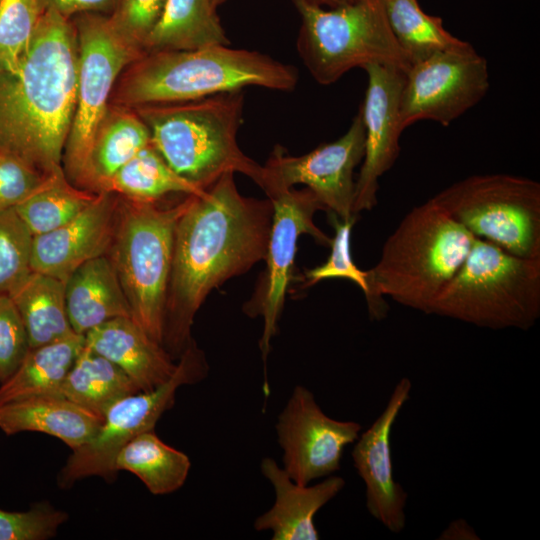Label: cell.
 Segmentation results:
<instances>
[{"mask_svg":"<svg viewBox=\"0 0 540 540\" xmlns=\"http://www.w3.org/2000/svg\"><path fill=\"white\" fill-rule=\"evenodd\" d=\"M84 337L86 347L121 368L141 392L162 385L177 366L162 344L131 317L111 319L89 330Z\"/></svg>","mask_w":540,"mask_h":540,"instance_id":"obj_20","label":"cell"},{"mask_svg":"<svg viewBox=\"0 0 540 540\" xmlns=\"http://www.w3.org/2000/svg\"><path fill=\"white\" fill-rule=\"evenodd\" d=\"M65 302L70 325L80 335L117 317L132 318L130 306L107 255L86 261L68 277Z\"/></svg>","mask_w":540,"mask_h":540,"instance_id":"obj_22","label":"cell"},{"mask_svg":"<svg viewBox=\"0 0 540 540\" xmlns=\"http://www.w3.org/2000/svg\"><path fill=\"white\" fill-rule=\"evenodd\" d=\"M102 421L59 395L34 396L0 405V429L6 435L44 433L63 441L71 450L92 438Z\"/></svg>","mask_w":540,"mask_h":540,"instance_id":"obj_21","label":"cell"},{"mask_svg":"<svg viewBox=\"0 0 540 540\" xmlns=\"http://www.w3.org/2000/svg\"><path fill=\"white\" fill-rule=\"evenodd\" d=\"M191 195L168 206L119 196L107 252L133 320L162 344L174 234Z\"/></svg>","mask_w":540,"mask_h":540,"instance_id":"obj_7","label":"cell"},{"mask_svg":"<svg viewBox=\"0 0 540 540\" xmlns=\"http://www.w3.org/2000/svg\"><path fill=\"white\" fill-rule=\"evenodd\" d=\"M428 314L492 330H528L540 317V258L516 256L475 238Z\"/></svg>","mask_w":540,"mask_h":540,"instance_id":"obj_6","label":"cell"},{"mask_svg":"<svg viewBox=\"0 0 540 540\" xmlns=\"http://www.w3.org/2000/svg\"><path fill=\"white\" fill-rule=\"evenodd\" d=\"M137 392L141 391L121 368L84 344L57 395L103 420L112 405Z\"/></svg>","mask_w":540,"mask_h":540,"instance_id":"obj_27","label":"cell"},{"mask_svg":"<svg viewBox=\"0 0 540 540\" xmlns=\"http://www.w3.org/2000/svg\"><path fill=\"white\" fill-rule=\"evenodd\" d=\"M114 466L117 472L127 471L138 477L151 494L167 495L184 485L191 461L151 430L128 442L117 454Z\"/></svg>","mask_w":540,"mask_h":540,"instance_id":"obj_28","label":"cell"},{"mask_svg":"<svg viewBox=\"0 0 540 540\" xmlns=\"http://www.w3.org/2000/svg\"><path fill=\"white\" fill-rule=\"evenodd\" d=\"M75 26L45 8L15 72L0 71V153L44 173L63 169L77 97Z\"/></svg>","mask_w":540,"mask_h":540,"instance_id":"obj_2","label":"cell"},{"mask_svg":"<svg viewBox=\"0 0 540 540\" xmlns=\"http://www.w3.org/2000/svg\"><path fill=\"white\" fill-rule=\"evenodd\" d=\"M151 144L148 127L133 108L109 104L95 132L79 188L95 193Z\"/></svg>","mask_w":540,"mask_h":540,"instance_id":"obj_23","label":"cell"},{"mask_svg":"<svg viewBox=\"0 0 540 540\" xmlns=\"http://www.w3.org/2000/svg\"><path fill=\"white\" fill-rule=\"evenodd\" d=\"M33 237L15 208L0 210V295H10L32 272Z\"/></svg>","mask_w":540,"mask_h":540,"instance_id":"obj_33","label":"cell"},{"mask_svg":"<svg viewBox=\"0 0 540 540\" xmlns=\"http://www.w3.org/2000/svg\"><path fill=\"white\" fill-rule=\"evenodd\" d=\"M297 69L266 54L229 45L149 52L119 76L110 104L136 108L187 102L259 86L292 91Z\"/></svg>","mask_w":540,"mask_h":540,"instance_id":"obj_3","label":"cell"},{"mask_svg":"<svg viewBox=\"0 0 540 540\" xmlns=\"http://www.w3.org/2000/svg\"><path fill=\"white\" fill-rule=\"evenodd\" d=\"M165 3L166 0H120L109 18L115 29L144 53V43Z\"/></svg>","mask_w":540,"mask_h":540,"instance_id":"obj_38","label":"cell"},{"mask_svg":"<svg viewBox=\"0 0 540 540\" xmlns=\"http://www.w3.org/2000/svg\"><path fill=\"white\" fill-rule=\"evenodd\" d=\"M208 371L205 353L192 340L166 382L151 391L126 396L110 407L94 436L68 456L58 473V486L69 489L77 481L92 476L114 481L118 473L114 463L119 451L138 435L154 430L161 416L174 406L177 390L201 382Z\"/></svg>","mask_w":540,"mask_h":540,"instance_id":"obj_11","label":"cell"},{"mask_svg":"<svg viewBox=\"0 0 540 540\" xmlns=\"http://www.w3.org/2000/svg\"><path fill=\"white\" fill-rule=\"evenodd\" d=\"M268 199L273 206V216L265 257L266 269L252 298L243 308L248 316H261L263 319L259 348L264 362L271 349V340L278 330L299 237L308 234L322 246H330L332 241L314 223L315 213L325 211V208L307 187L281 191Z\"/></svg>","mask_w":540,"mask_h":540,"instance_id":"obj_14","label":"cell"},{"mask_svg":"<svg viewBox=\"0 0 540 540\" xmlns=\"http://www.w3.org/2000/svg\"><path fill=\"white\" fill-rule=\"evenodd\" d=\"M69 515L49 502L33 504L26 511L0 509V540H47L56 536Z\"/></svg>","mask_w":540,"mask_h":540,"instance_id":"obj_35","label":"cell"},{"mask_svg":"<svg viewBox=\"0 0 540 540\" xmlns=\"http://www.w3.org/2000/svg\"><path fill=\"white\" fill-rule=\"evenodd\" d=\"M119 196L100 192L67 224L33 237L32 271L66 281L86 261L106 255L114 233Z\"/></svg>","mask_w":540,"mask_h":540,"instance_id":"obj_18","label":"cell"},{"mask_svg":"<svg viewBox=\"0 0 540 540\" xmlns=\"http://www.w3.org/2000/svg\"><path fill=\"white\" fill-rule=\"evenodd\" d=\"M30 349L21 317L9 295H0V384L10 378Z\"/></svg>","mask_w":540,"mask_h":540,"instance_id":"obj_36","label":"cell"},{"mask_svg":"<svg viewBox=\"0 0 540 540\" xmlns=\"http://www.w3.org/2000/svg\"><path fill=\"white\" fill-rule=\"evenodd\" d=\"M363 69L367 74V89L359 112L365 129V149L355 180V215L377 205L379 179L397 160L403 132L399 125V101L405 72L380 64H369Z\"/></svg>","mask_w":540,"mask_h":540,"instance_id":"obj_16","label":"cell"},{"mask_svg":"<svg viewBox=\"0 0 540 540\" xmlns=\"http://www.w3.org/2000/svg\"><path fill=\"white\" fill-rule=\"evenodd\" d=\"M44 10L42 0H0V71L18 69Z\"/></svg>","mask_w":540,"mask_h":540,"instance_id":"obj_32","label":"cell"},{"mask_svg":"<svg viewBox=\"0 0 540 540\" xmlns=\"http://www.w3.org/2000/svg\"><path fill=\"white\" fill-rule=\"evenodd\" d=\"M365 129L358 111L348 130L337 140L325 143L301 156H291L276 146L262 166L258 186L267 197L303 184L310 189L325 210L340 220L357 217L353 213L354 170L362 162Z\"/></svg>","mask_w":540,"mask_h":540,"instance_id":"obj_12","label":"cell"},{"mask_svg":"<svg viewBox=\"0 0 540 540\" xmlns=\"http://www.w3.org/2000/svg\"><path fill=\"white\" fill-rule=\"evenodd\" d=\"M98 193L71 183L64 169L52 173L45 183L15 208L33 236L53 231L77 217Z\"/></svg>","mask_w":540,"mask_h":540,"instance_id":"obj_31","label":"cell"},{"mask_svg":"<svg viewBox=\"0 0 540 540\" xmlns=\"http://www.w3.org/2000/svg\"><path fill=\"white\" fill-rule=\"evenodd\" d=\"M51 174L16 156L0 153V210L16 207L38 190Z\"/></svg>","mask_w":540,"mask_h":540,"instance_id":"obj_37","label":"cell"},{"mask_svg":"<svg viewBox=\"0 0 540 540\" xmlns=\"http://www.w3.org/2000/svg\"><path fill=\"white\" fill-rule=\"evenodd\" d=\"M301 26L297 51L312 77L331 85L354 68L369 64L407 72L411 63L389 26L382 0L324 9L311 0H293Z\"/></svg>","mask_w":540,"mask_h":540,"instance_id":"obj_8","label":"cell"},{"mask_svg":"<svg viewBox=\"0 0 540 540\" xmlns=\"http://www.w3.org/2000/svg\"><path fill=\"white\" fill-rule=\"evenodd\" d=\"M475 237L433 198L412 208L383 244L369 270L371 320H383V297L428 314L429 307L460 269Z\"/></svg>","mask_w":540,"mask_h":540,"instance_id":"obj_4","label":"cell"},{"mask_svg":"<svg viewBox=\"0 0 540 540\" xmlns=\"http://www.w3.org/2000/svg\"><path fill=\"white\" fill-rule=\"evenodd\" d=\"M391 31L411 65L437 53L471 46L443 26L440 17L425 13L417 0H382Z\"/></svg>","mask_w":540,"mask_h":540,"instance_id":"obj_29","label":"cell"},{"mask_svg":"<svg viewBox=\"0 0 540 540\" xmlns=\"http://www.w3.org/2000/svg\"><path fill=\"white\" fill-rule=\"evenodd\" d=\"M260 469L274 488L275 501L268 511L255 519L254 529L272 531V540L319 539L314 517L342 491L344 478L330 475L315 485H300L270 457L261 461Z\"/></svg>","mask_w":540,"mask_h":540,"instance_id":"obj_19","label":"cell"},{"mask_svg":"<svg viewBox=\"0 0 540 540\" xmlns=\"http://www.w3.org/2000/svg\"><path fill=\"white\" fill-rule=\"evenodd\" d=\"M84 344V335L74 333L30 348L13 375L0 384V405L34 396L57 395Z\"/></svg>","mask_w":540,"mask_h":540,"instance_id":"obj_26","label":"cell"},{"mask_svg":"<svg viewBox=\"0 0 540 540\" xmlns=\"http://www.w3.org/2000/svg\"><path fill=\"white\" fill-rule=\"evenodd\" d=\"M475 238L524 258H540V183L523 176L477 174L432 197Z\"/></svg>","mask_w":540,"mask_h":540,"instance_id":"obj_9","label":"cell"},{"mask_svg":"<svg viewBox=\"0 0 540 540\" xmlns=\"http://www.w3.org/2000/svg\"><path fill=\"white\" fill-rule=\"evenodd\" d=\"M269 199L241 195L234 173L191 195L174 234L162 346L178 360L193 340L194 317L209 293L265 260L272 224Z\"/></svg>","mask_w":540,"mask_h":540,"instance_id":"obj_1","label":"cell"},{"mask_svg":"<svg viewBox=\"0 0 540 540\" xmlns=\"http://www.w3.org/2000/svg\"><path fill=\"white\" fill-rule=\"evenodd\" d=\"M9 296L24 324L30 348L75 333L66 309L65 281L32 271Z\"/></svg>","mask_w":540,"mask_h":540,"instance_id":"obj_25","label":"cell"},{"mask_svg":"<svg viewBox=\"0 0 540 540\" xmlns=\"http://www.w3.org/2000/svg\"><path fill=\"white\" fill-rule=\"evenodd\" d=\"M214 5L218 7L219 5L223 4L226 0H212Z\"/></svg>","mask_w":540,"mask_h":540,"instance_id":"obj_42","label":"cell"},{"mask_svg":"<svg viewBox=\"0 0 540 540\" xmlns=\"http://www.w3.org/2000/svg\"><path fill=\"white\" fill-rule=\"evenodd\" d=\"M212 0H166L144 53L229 45Z\"/></svg>","mask_w":540,"mask_h":540,"instance_id":"obj_24","label":"cell"},{"mask_svg":"<svg viewBox=\"0 0 540 540\" xmlns=\"http://www.w3.org/2000/svg\"><path fill=\"white\" fill-rule=\"evenodd\" d=\"M275 428L283 451V469L300 485L338 471L345 447L354 443L362 430L358 422L326 415L314 394L302 385L293 389Z\"/></svg>","mask_w":540,"mask_h":540,"instance_id":"obj_15","label":"cell"},{"mask_svg":"<svg viewBox=\"0 0 540 540\" xmlns=\"http://www.w3.org/2000/svg\"><path fill=\"white\" fill-rule=\"evenodd\" d=\"M329 214V220L335 230L329 246L330 255L323 264L305 271L303 288L327 279H346L354 282L362 290L368 307L371 303L369 270L358 268L351 253V233L357 217L342 221L335 214Z\"/></svg>","mask_w":540,"mask_h":540,"instance_id":"obj_34","label":"cell"},{"mask_svg":"<svg viewBox=\"0 0 540 540\" xmlns=\"http://www.w3.org/2000/svg\"><path fill=\"white\" fill-rule=\"evenodd\" d=\"M204 190L178 175L150 144L124 165L102 192L155 202L170 194L199 195Z\"/></svg>","mask_w":540,"mask_h":540,"instance_id":"obj_30","label":"cell"},{"mask_svg":"<svg viewBox=\"0 0 540 540\" xmlns=\"http://www.w3.org/2000/svg\"><path fill=\"white\" fill-rule=\"evenodd\" d=\"M489 87L488 62L472 45L412 64L400 95V128L420 120L449 126L479 103Z\"/></svg>","mask_w":540,"mask_h":540,"instance_id":"obj_13","label":"cell"},{"mask_svg":"<svg viewBox=\"0 0 540 540\" xmlns=\"http://www.w3.org/2000/svg\"><path fill=\"white\" fill-rule=\"evenodd\" d=\"M319 5H326L330 8H336L346 5L355 4L365 0H311Z\"/></svg>","mask_w":540,"mask_h":540,"instance_id":"obj_41","label":"cell"},{"mask_svg":"<svg viewBox=\"0 0 540 540\" xmlns=\"http://www.w3.org/2000/svg\"><path fill=\"white\" fill-rule=\"evenodd\" d=\"M474 530L465 520L459 519L450 523L443 531L440 539H478Z\"/></svg>","mask_w":540,"mask_h":540,"instance_id":"obj_40","label":"cell"},{"mask_svg":"<svg viewBox=\"0 0 540 540\" xmlns=\"http://www.w3.org/2000/svg\"><path fill=\"white\" fill-rule=\"evenodd\" d=\"M411 389L409 378L400 379L385 409L359 435L351 453L354 467L365 484L368 513L393 533H400L405 528L408 494L394 479L390 439L393 425L409 400Z\"/></svg>","mask_w":540,"mask_h":540,"instance_id":"obj_17","label":"cell"},{"mask_svg":"<svg viewBox=\"0 0 540 540\" xmlns=\"http://www.w3.org/2000/svg\"><path fill=\"white\" fill-rule=\"evenodd\" d=\"M72 21L78 45L77 97L62 161L68 180L79 187L116 81L144 53L115 29L109 15L83 13Z\"/></svg>","mask_w":540,"mask_h":540,"instance_id":"obj_10","label":"cell"},{"mask_svg":"<svg viewBox=\"0 0 540 540\" xmlns=\"http://www.w3.org/2000/svg\"><path fill=\"white\" fill-rule=\"evenodd\" d=\"M243 90L198 100L133 108L148 127L151 145L181 177L204 190L225 173L260 182L262 166L240 149Z\"/></svg>","mask_w":540,"mask_h":540,"instance_id":"obj_5","label":"cell"},{"mask_svg":"<svg viewBox=\"0 0 540 540\" xmlns=\"http://www.w3.org/2000/svg\"><path fill=\"white\" fill-rule=\"evenodd\" d=\"M120 0H42L44 8H51L67 19L83 13L110 15Z\"/></svg>","mask_w":540,"mask_h":540,"instance_id":"obj_39","label":"cell"}]
</instances>
